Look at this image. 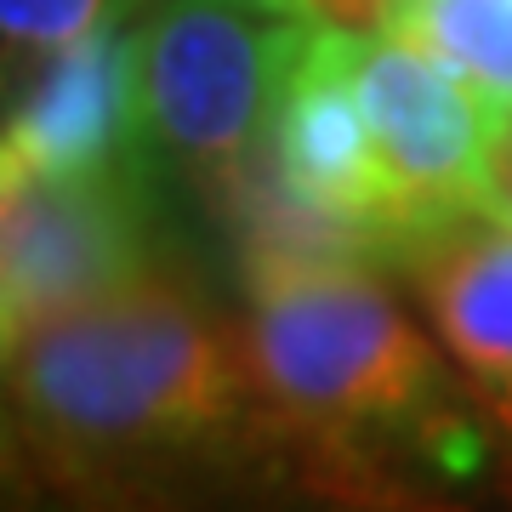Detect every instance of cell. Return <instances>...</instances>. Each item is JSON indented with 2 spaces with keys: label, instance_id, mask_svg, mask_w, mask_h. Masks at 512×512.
<instances>
[{
  "label": "cell",
  "instance_id": "7",
  "mask_svg": "<svg viewBox=\"0 0 512 512\" xmlns=\"http://www.w3.org/2000/svg\"><path fill=\"white\" fill-rule=\"evenodd\" d=\"M148 97H143V35L114 23L92 40L46 52L29 92L12 103L0 171L46 177H114L148 171Z\"/></svg>",
  "mask_w": 512,
  "mask_h": 512
},
{
  "label": "cell",
  "instance_id": "2",
  "mask_svg": "<svg viewBox=\"0 0 512 512\" xmlns=\"http://www.w3.org/2000/svg\"><path fill=\"white\" fill-rule=\"evenodd\" d=\"M245 336L285 416L365 495L484 473L490 410L376 262L245 251Z\"/></svg>",
  "mask_w": 512,
  "mask_h": 512
},
{
  "label": "cell",
  "instance_id": "3",
  "mask_svg": "<svg viewBox=\"0 0 512 512\" xmlns=\"http://www.w3.org/2000/svg\"><path fill=\"white\" fill-rule=\"evenodd\" d=\"M296 23L279 0H165L143 29L148 126L217 188L268 143Z\"/></svg>",
  "mask_w": 512,
  "mask_h": 512
},
{
  "label": "cell",
  "instance_id": "8",
  "mask_svg": "<svg viewBox=\"0 0 512 512\" xmlns=\"http://www.w3.org/2000/svg\"><path fill=\"white\" fill-rule=\"evenodd\" d=\"M404 279L478 404L512 433V222L467 211L399 256Z\"/></svg>",
  "mask_w": 512,
  "mask_h": 512
},
{
  "label": "cell",
  "instance_id": "4",
  "mask_svg": "<svg viewBox=\"0 0 512 512\" xmlns=\"http://www.w3.org/2000/svg\"><path fill=\"white\" fill-rule=\"evenodd\" d=\"M348 23L302 18L279 69L274 120H268V165L279 188L313 222H325L353 256L376 268H399V256L421 239L399 188L387 177L382 148L370 137L365 103L353 86Z\"/></svg>",
  "mask_w": 512,
  "mask_h": 512
},
{
  "label": "cell",
  "instance_id": "9",
  "mask_svg": "<svg viewBox=\"0 0 512 512\" xmlns=\"http://www.w3.org/2000/svg\"><path fill=\"white\" fill-rule=\"evenodd\" d=\"M382 29L456 69L490 109L512 103V0H387Z\"/></svg>",
  "mask_w": 512,
  "mask_h": 512
},
{
  "label": "cell",
  "instance_id": "6",
  "mask_svg": "<svg viewBox=\"0 0 512 512\" xmlns=\"http://www.w3.org/2000/svg\"><path fill=\"white\" fill-rule=\"evenodd\" d=\"M353 86L365 103L370 137L421 234L484 211V160H490L495 109L421 46L387 29H353Z\"/></svg>",
  "mask_w": 512,
  "mask_h": 512
},
{
  "label": "cell",
  "instance_id": "1",
  "mask_svg": "<svg viewBox=\"0 0 512 512\" xmlns=\"http://www.w3.org/2000/svg\"><path fill=\"white\" fill-rule=\"evenodd\" d=\"M6 399L12 439L63 490L126 512H194V495L279 473L348 478L268 393L245 325L160 268L6 342Z\"/></svg>",
  "mask_w": 512,
  "mask_h": 512
},
{
  "label": "cell",
  "instance_id": "12",
  "mask_svg": "<svg viewBox=\"0 0 512 512\" xmlns=\"http://www.w3.org/2000/svg\"><path fill=\"white\" fill-rule=\"evenodd\" d=\"M279 6H285V0H279Z\"/></svg>",
  "mask_w": 512,
  "mask_h": 512
},
{
  "label": "cell",
  "instance_id": "5",
  "mask_svg": "<svg viewBox=\"0 0 512 512\" xmlns=\"http://www.w3.org/2000/svg\"><path fill=\"white\" fill-rule=\"evenodd\" d=\"M160 268L148 171L46 177L0 171V319L6 342Z\"/></svg>",
  "mask_w": 512,
  "mask_h": 512
},
{
  "label": "cell",
  "instance_id": "11",
  "mask_svg": "<svg viewBox=\"0 0 512 512\" xmlns=\"http://www.w3.org/2000/svg\"><path fill=\"white\" fill-rule=\"evenodd\" d=\"M484 211L512 222V103L495 109L490 126V160H484Z\"/></svg>",
  "mask_w": 512,
  "mask_h": 512
},
{
  "label": "cell",
  "instance_id": "10",
  "mask_svg": "<svg viewBox=\"0 0 512 512\" xmlns=\"http://www.w3.org/2000/svg\"><path fill=\"white\" fill-rule=\"evenodd\" d=\"M126 12H131V0H0L6 46L40 52V57L126 23Z\"/></svg>",
  "mask_w": 512,
  "mask_h": 512
}]
</instances>
